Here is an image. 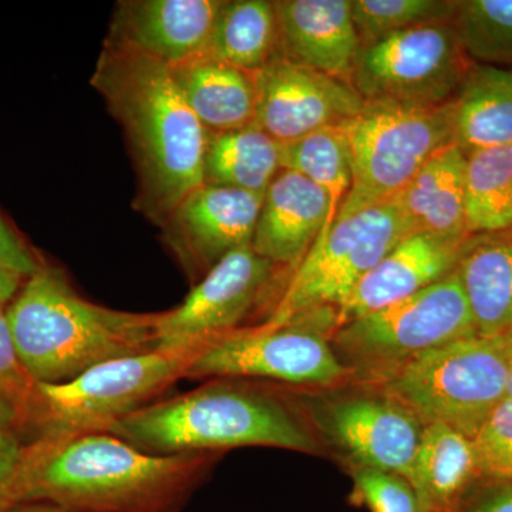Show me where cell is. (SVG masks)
<instances>
[{"label": "cell", "mask_w": 512, "mask_h": 512, "mask_svg": "<svg viewBox=\"0 0 512 512\" xmlns=\"http://www.w3.org/2000/svg\"><path fill=\"white\" fill-rule=\"evenodd\" d=\"M214 457L157 456L110 433L36 440L26 443L16 503L67 512H178Z\"/></svg>", "instance_id": "6da1fadb"}, {"label": "cell", "mask_w": 512, "mask_h": 512, "mask_svg": "<svg viewBox=\"0 0 512 512\" xmlns=\"http://www.w3.org/2000/svg\"><path fill=\"white\" fill-rule=\"evenodd\" d=\"M90 83L126 133L138 178L134 207L163 227L174 208L204 184L210 133L170 67L131 47L106 39Z\"/></svg>", "instance_id": "7a4b0ae2"}, {"label": "cell", "mask_w": 512, "mask_h": 512, "mask_svg": "<svg viewBox=\"0 0 512 512\" xmlns=\"http://www.w3.org/2000/svg\"><path fill=\"white\" fill-rule=\"evenodd\" d=\"M6 309L10 336L36 383L157 350V313L116 311L82 298L55 266H40Z\"/></svg>", "instance_id": "3957f363"}, {"label": "cell", "mask_w": 512, "mask_h": 512, "mask_svg": "<svg viewBox=\"0 0 512 512\" xmlns=\"http://www.w3.org/2000/svg\"><path fill=\"white\" fill-rule=\"evenodd\" d=\"M109 433L157 456L245 446L318 451L311 433L284 403L227 379L148 404L114 424Z\"/></svg>", "instance_id": "277c9868"}, {"label": "cell", "mask_w": 512, "mask_h": 512, "mask_svg": "<svg viewBox=\"0 0 512 512\" xmlns=\"http://www.w3.org/2000/svg\"><path fill=\"white\" fill-rule=\"evenodd\" d=\"M194 350H151L120 357L63 383H37L26 443L109 433L187 377Z\"/></svg>", "instance_id": "5b68a950"}, {"label": "cell", "mask_w": 512, "mask_h": 512, "mask_svg": "<svg viewBox=\"0 0 512 512\" xmlns=\"http://www.w3.org/2000/svg\"><path fill=\"white\" fill-rule=\"evenodd\" d=\"M343 128L353 180L335 222L394 200L434 154L454 144L451 100L434 106L365 101Z\"/></svg>", "instance_id": "8992f818"}, {"label": "cell", "mask_w": 512, "mask_h": 512, "mask_svg": "<svg viewBox=\"0 0 512 512\" xmlns=\"http://www.w3.org/2000/svg\"><path fill=\"white\" fill-rule=\"evenodd\" d=\"M503 336L474 335L413 357L386 377L390 397L426 424H444L473 439L507 397Z\"/></svg>", "instance_id": "52a82bcc"}, {"label": "cell", "mask_w": 512, "mask_h": 512, "mask_svg": "<svg viewBox=\"0 0 512 512\" xmlns=\"http://www.w3.org/2000/svg\"><path fill=\"white\" fill-rule=\"evenodd\" d=\"M338 328V311L316 309L282 326L237 329L195 349L188 379L278 380L291 384H329L345 379L349 367L330 348L323 332Z\"/></svg>", "instance_id": "ba28073f"}, {"label": "cell", "mask_w": 512, "mask_h": 512, "mask_svg": "<svg viewBox=\"0 0 512 512\" xmlns=\"http://www.w3.org/2000/svg\"><path fill=\"white\" fill-rule=\"evenodd\" d=\"M413 234L396 198L335 222L316 239L264 325L282 326L316 309H338L357 285L407 235Z\"/></svg>", "instance_id": "9c48e42d"}, {"label": "cell", "mask_w": 512, "mask_h": 512, "mask_svg": "<svg viewBox=\"0 0 512 512\" xmlns=\"http://www.w3.org/2000/svg\"><path fill=\"white\" fill-rule=\"evenodd\" d=\"M477 335L457 272L338 328L335 342L362 369L390 375L421 353Z\"/></svg>", "instance_id": "30bf717a"}, {"label": "cell", "mask_w": 512, "mask_h": 512, "mask_svg": "<svg viewBox=\"0 0 512 512\" xmlns=\"http://www.w3.org/2000/svg\"><path fill=\"white\" fill-rule=\"evenodd\" d=\"M468 67L451 22L437 23L362 45L350 83L365 101L434 106L453 99Z\"/></svg>", "instance_id": "8fae6325"}, {"label": "cell", "mask_w": 512, "mask_h": 512, "mask_svg": "<svg viewBox=\"0 0 512 512\" xmlns=\"http://www.w3.org/2000/svg\"><path fill=\"white\" fill-rule=\"evenodd\" d=\"M275 268L252 247L229 252L202 276L181 305L157 313V350H194L239 329L268 291Z\"/></svg>", "instance_id": "7c38bea8"}, {"label": "cell", "mask_w": 512, "mask_h": 512, "mask_svg": "<svg viewBox=\"0 0 512 512\" xmlns=\"http://www.w3.org/2000/svg\"><path fill=\"white\" fill-rule=\"evenodd\" d=\"M252 77L255 124L279 144L292 143L322 128L342 126L365 104L352 83L279 55Z\"/></svg>", "instance_id": "4fadbf2b"}, {"label": "cell", "mask_w": 512, "mask_h": 512, "mask_svg": "<svg viewBox=\"0 0 512 512\" xmlns=\"http://www.w3.org/2000/svg\"><path fill=\"white\" fill-rule=\"evenodd\" d=\"M264 195L202 184L174 208L161 228L188 278L204 276L229 252L251 247Z\"/></svg>", "instance_id": "5bb4252c"}, {"label": "cell", "mask_w": 512, "mask_h": 512, "mask_svg": "<svg viewBox=\"0 0 512 512\" xmlns=\"http://www.w3.org/2000/svg\"><path fill=\"white\" fill-rule=\"evenodd\" d=\"M224 0H126L107 39L174 67L205 55Z\"/></svg>", "instance_id": "9a60e30c"}, {"label": "cell", "mask_w": 512, "mask_h": 512, "mask_svg": "<svg viewBox=\"0 0 512 512\" xmlns=\"http://www.w3.org/2000/svg\"><path fill=\"white\" fill-rule=\"evenodd\" d=\"M326 427L357 467L407 478L424 424L392 397H352L329 407Z\"/></svg>", "instance_id": "2e32d148"}, {"label": "cell", "mask_w": 512, "mask_h": 512, "mask_svg": "<svg viewBox=\"0 0 512 512\" xmlns=\"http://www.w3.org/2000/svg\"><path fill=\"white\" fill-rule=\"evenodd\" d=\"M278 55L350 83L360 42L352 0H274Z\"/></svg>", "instance_id": "e0dca14e"}, {"label": "cell", "mask_w": 512, "mask_h": 512, "mask_svg": "<svg viewBox=\"0 0 512 512\" xmlns=\"http://www.w3.org/2000/svg\"><path fill=\"white\" fill-rule=\"evenodd\" d=\"M466 241L413 232L360 281L338 309V328L436 284L456 271Z\"/></svg>", "instance_id": "ac0fdd59"}, {"label": "cell", "mask_w": 512, "mask_h": 512, "mask_svg": "<svg viewBox=\"0 0 512 512\" xmlns=\"http://www.w3.org/2000/svg\"><path fill=\"white\" fill-rule=\"evenodd\" d=\"M332 228L330 201L301 174L282 170L264 195L252 249L276 266H298Z\"/></svg>", "instance_id": "d6986e66"}, {"label": "cell", "mask_w": 512, "mask_h": 512, "mask_svg": "<svg viewBox=\"0 0 512 512\" xmlns=\"http://www.w3.org/2000/svg\"><path fill=\"white\" fill-rule=\"evenodd\" d=\"M467 154L450 144L421 167L396 200L413 232L466 241Z\"/></svg>", "instance_id": "ffe728a7"}, {"label": "cell", "mask_w": 512, "mask_h": 512, "mask_svg": "<svg viewBox=\"0 0 512 512\" xmlns=\"http://www.w3.org/2000/svg\"><path fill=\"white\" fill-rule=\"evenodd\" d=\"M477 335L501 338L512 332V228L471 235L456 268Z\"/></svg>", "instance_id": "44dd1931"}, {"label": "cell", "mask_w": 512, "mask_h": 512, "mask_svg": "<svg viewBox=\"0 0 512 512\" xmlns=\"http://www.w3.org/2000/svg\"><path fill=\"white\" fill-rule=\"evenodd\" d=\"M478 473L468 437L444 424H426L407 480L420 512H461V503Z\"/></svg>", "instance_id": "7402d4cb"}, {"label": "cell", "mask_w": 512, "mask_h": 512, "mask_svg": "<svg viewBox=\"0 0 512 512\" xmlns=\"http://www.w3.org/2000/svg\"><path fill=\"white\" fill-rule=\"evenodd\" d=\"M192 113L210 134L255 123L252 73L202 55L170 67Z\"/></svg>", "instance_id": "603a6c76"}, {"label": "cell", "mask_w": 512, "mask_h": 512, "mask_svg": "<svg viewBox=\"0 0 512 512\" xmlns=\"http://www.w3.org/2000/svg\"><path fill=\"white\" fill-rule=\"evenodd\" d=\"M454 144L464 151L512 146V69L470 64L451 99Z\"/></svg>", "instance_id": "cb8c5ba5"}, {"label": "cell", "mask_w": 512, "mask_h": 512, "mask_svg": "<svg viewBox=\"0 0 512 512\" xmlns=\"http://www.w3.org/2000/svg\"><path fill=\"white\" fill-rule=\"evenodd\" d=\"M281 171V144L255 123L208 137L204 184L265 194Z\"/></svg>", "instance_id": "d4e9b609"}, {"label": "cell", "mask_w": 512, "mask_h": 512, "mask_svg": "<svg viewBox=\"0 0 512 512\" xmlns=\"http://www.w3.org/2000/svg\"><path fill=\"white\" fill-rule=\"evenodd\" d=\"M278 55L274 2L224 0L205 56L255 73Z\"/></svg>", "instance_id": "484cf974"}, {"label": "cell", "mask_w": 512, "mask_h": 512, "mask_svg": "<svg viewBox=\"0 0 512 512\" xmlns=\"http://www.w3.org/2000/svg\"><path fill=\"white\" fill-rule=\"evenodd\" d=\"M468 237L512 228V146L467 153Z\"/></svg>", "instance_id": "4316f807"}, {"label": "cell", "mask_w": 512, "mask_h": 512, "mask_svg": "<svg viewBox=\"0 0 512 512\" xmlns=\"http://www.w3.org/2000/svg\"><path fill=\"white\" fill-rule=\"evenodd\" d=\"M282 170L301 174L326 192L332 227L352 187V154L345 128L333 126L281 144Z\"/></svg>", "instance_id": "83f0119b"}, {"label": "cell", "mask_w": 512, "mask_h": 512, "mask_svg": "<svg viewBox=\"0 0 512 512\" xmlns=\"http://www.w3.org/2000/svg\"><path fill=\"white\" fill-rule=\"evenodd\" d=\"M464 56L478 64H512V0H463L451 19Z\"/></svg>", "instance_id": "f1b7e54d"}, {"label": "cell", "mask_w": 512, "mask_h": 512, "mask_svg": "<svg viewBox=\"0 0 512 512\" xmlns=\"http://www.w3.org/2000/svg\"><path fill=\"white\" fill-rule=\"evenodd\" d=\"M453 0H352V15L362 45L419 26L448 23Z\"/></svg>", "instance_id": "f546056e"}, {"label": "cell", "mask_w": 512, "mask_h": 512, "mask_svg": "<svg viewBox=\"0 0 512 512\" xmlns=\"http://www.w3.org/2000/svg\"><path fill=\"white\" fill-rule=\"evenodd\" d=\"M36 386L20 362L10 336L5 306H0V430L15 431L26 439Z\"/></svg>", "instance_id": "4dcf8cb0"}, {"label": "cell", "mask_w": 512, "mask_h": 512, "mask_svg": "<svg viewBox=\"0 0 512 512\" xmlns=\"http://www.w3.org/2000/svg\"><path fill=\"white\" fill-rule=\"evenodd\" d=\"M478 473L495 484H512V399L503 402L485 419L471 439Z\"/></svg>", "instance_id": "1f68e13d"}, {"label": "cell", "mask_w": 512, "mask_h": 512, "mask_svg": "<svg viewBox=\"0 0 512 512\" xmlns=\"http://www.w3.org/2000/svg\"><path fill=\"white\" fill-rule=\"evenodd\" d=\"M353 501L370 512H420L416 491L407 478L376 468H353Z\"/></svg>", "instance_id": "d6a6232c"}, {"label": "cell", "mask_w": 512, "mask_h": 512, "mask_svg": "<svg viewBox=\"0 0 512 512\" xmlns=\"http://www.w3.org/2000/svg\"><path fill=\"white\" fill-rule=\"evenodd\" d=\"M26 441L15 431L0 430V512L16 503V485Z\"/></svg>", "instance_id": "836d02e7"}, {"label": "cell", "mask_w": 512, "mask_h": 512, "mask_svg": "<svg viewBox=\"0 0 512 512\" xmlns=\"http://www.w3.org/2000/svg\"><path fill=\"white\" fill-rule=\"evenodd\" d=\"M0 265L29 278L42 266V262L0 218Z\"/></svg>", "instance_id": "e575fe53"}, {"label": "cell", "mask_w": 512, "mask_h": 512, "mask_svg": "<svg viewBox=\"0 0 512 512\" xmlns=\"http://www.w3.org/2000/svg\"><path fill=\"white\" fill-rule=\"evenodd\" d=\"M461 512H512V484H498Z\"/></svg>", "instance_id": "d590c367"}, {"label": "cell", "mask_w": 512, "mask_h": 512, "mask_svg": "<svg viewBox=\"0 0 512 512\" xmlns=\"http://www.w3.org/2000/svg\"><path fill=\"white\" fill-rule=\"evenodd\" d=\"M23 276L0 265V306L12 302L22 288Z\"/></svg>", "instance_id": "8d00e7d4"}, {"label": "cell", "mask_w": 512, "mask_h": 512, "mask_svg": "<svg viewBox=\"0 0 512 512\" xmlns=\"http://www.w3.org/2000/svg\"><path fill=\"white\" fill-rule=\"evenodd\" d=\"M5 512H67L63 508L47 503H16Z\"/></svg>", "instance_id": "74e56055"}, {"label": "cell", "mask_w": 512, "mask_h": 512, "mask_svg": "<svg viewBox=\"0 0 512 512\" xmlns=\"http://www.w3.org/2000/svg\"><path fill=\"white\" fill-rule=\"evenodd\" d=\"M504 338V336H503ZM505 345H507L508 350V387H507V397H511L512 399V346L508 343V340L505 339Z\"/></svg>", "instance_id": "f35d334b"}, {"label": "cell", "mask_w": 512, "mask_h": 512, "mask_svg": "<svg viewBox=\"0 0 512 512\" xmlns=\"http://www.w3.org/2000/svg\"><path fill=\"white\" fill-rule=\"evenodd\" d=\"M504 338L507 339L508 343H510V345L512 346V332L508 333V335H505Z\"/></svg>", "instance_id": "ab89813d"}]
</instances>
